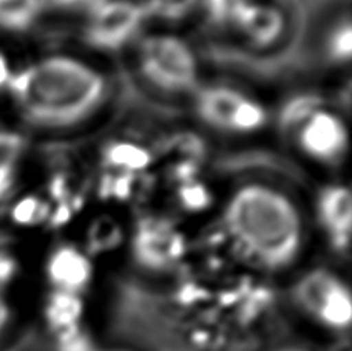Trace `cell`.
I'll return each instance as SVG.
<instances>
[{
  "label": "cell",
  "instance_id": "8992f818",
  "mask_svg": "<svg viewBox=\"0 0 352 351\" xmlns=\"http://www.w3.org/2000/svg\"><path fill=\"white\" fill-rule=\"evenodd\" d=\"M295 135L303 152L322 162H336L348 150L346 125L337 115L323 107L314 111Z\"/></svg>",
  "mask_w": 352,
  "mask_h": 351
},
{
  "label": "cell",
  "instance_id": "4fadbf2b",
  "mask_svg": "<svg viewBox=\"0 0 352 351\" xmlns=\"http://www.w3.org/2000/svg\"><path fill=\"white\" fill-rule=\"evenodd\" d=\"M316 317L331 328H348L352 317V300L346 285L342 280H336L326 294L322 305L316 312Z\"/></svg>",
  "mask_w": 352,
  "mask_h": 351
},
{
  "label": "cell",
  "instance_id": "d4e9b609",
  "mask_svg": "<svg viewBox=\"0 0 352 351\" xmlns=\"http://www.w3.org/2000/svg\"><path fill=\"white\" fill-rule=\"evenodd\" d=\"M17 274V260L8 249L0 243V290L12 281Z\"/></svg>",
  "mask_w": 352,
  "mask_h": 351
},
{
  "label": "cell",
  "instance_id": "cb8c5ba5",
  "mask_svg": "<svg viewBox=\"0 0 352 351\" xmlns=\"http://www.w3.org/2000/svg\"><path fill=\"white\" fill-rule=\"evenodd\" d=\"M118 233L119 231H118L115 223L104 220V222H99L96 226L93 228L90 240H91L94 248L104 249V248L111 246V244H115Z\"/></svg>",
  "mask_w": 352,
  "mask_h": 351
},
{
  "label": "cell",
  "instance_id": "7c38bea8",
  "mask_svg": "<svg viewBox=\"0 0 352 351\" xmlns=\"http://www.w3.org/2000/svg\"><path fill=\"white\" fill-rule=\"evenodd\" d=\"M104 162L107 167L119 173L135 175L146 171L152 162V153L146 147L130 141H115L104 150Z\"/></svg>",
  "mask_w": 352,
  "mask_h": 351
},
{
  "label": "cell",
  "instance_id": "2e32d148",
  "mask_svg": "<svg viewBox=\"0 0 352 351\" xmlns=\"http://www.w3.org/2000/svg\"><path fill=\"white\" fill-rule=\"evenodd\" d=\"M322 107V99L316 95H303L291 99L281 111V129L286 131H297L300 125L303 124L314 111H317Z\"/></svg>",
  "mask_w": 352,
  "mask_h": 351
},
{
  "label": "cell",
  "instance_id": "44dd1931",
  "mask_svg": "<svg viewBox=\"0 0 352 351\" xmlns=\"http://www.w3.org/2000/svg\"><path fill=\"white\" fill-rule=\"evenodd\" d=\"M47 206L45 203L37 197H23L21 202L14 204L11 211V217L17 224L22 226H31V224H37L47 218Z\"/></svg>",
  "mask_w": 352,
  "mask_h": 351
},
{
  "label": "cell",
  "instance_id": "7402d4cb",
  "mask_svg": "<svg viewBox=\"0 0 352 351\" xmlns=\"http://www.w3.org/2000/svg\"><path fill=\"white\" fill-rule=\"evenodd\" d=\"M250 0H203L207 14L217 23H235Z\"/></svg>",
  "mask_w": 352,
  "mask_h": 351
},
{
  "label": "cell",
  "instance_id": "52a82bcc",
  "mask_svg": "<svg viewBox=\"0 0 352 351\" xmlns=\"http://www.w3.org/2000/svg\"><path fill=\"white\" fill-rule=\"evenodd\" d=\"M318 217L337 251L349 248L352 228V198L348 187L329 186L318 197Z\"/></svg>",
  "mask_w": 352,
  "mask_h": 351
},
{
  "label": "cell",
  "instance_id": "3957f363",
  "mask_svg": "<svg viewBox=\"0 0 352 351\" xmlns=\"http://www.w3.org/2000/svg\"><path fill=\"white\" fill-rule=\"evenodd\" d=\"M142 74L155 87L170 92H188L197 85L198 64L186 42L173 36H150L140 50Z\"/></svg>",
  "mask_w": 352,
  "mask_h": 351
},
{
  "label": "cell",
  "instance_id": "9a60e30c",
  "mask_svg": "<svg viewBox=\"0 0 352 351\" xmlns=\"http://www.w3.org/2000/svg\"><path fill=\"white\" fill-rule=\"evenodd\" d=\"M336 280V275H332L328 271H323V269H317V271L306 274L305 277H301L297 286H295V299H297V302L307 312L316 316L317 310L320 308L323 299L326 297V294H328Z\"/></svg>",
  "mask_w": 352,
  "mask_h": 351
},
{
  "label": "cell",
  "instance_id": "9c48e42d",
  "mask_svg": "<svg viewBox=\"0 0 352 351\" xmlns=\"http://www.w3.org/2000/svg\"><path fill=\"white\" fill-rule=\"evenodd\" d=\"M246 96L243 93L223 85L207 87L197 96L199 118L210 127L230 131L232 121Z\"/></svg>",
  "mask_w": 352,
  "mask_h": 351
},
{
  "label": "cell",
  "instance_id": "6da1fadb",
  "mask_svg": "<svg viewBox=\"0 0 352 351\" xmlns=\"http://www.w3.org/2000/svg\"><path fill=\"white\" fill-rule=\"evenodd\" d=\"M8 90L30 124L67 129L90 118L105 99L102 74L67 56H52L12 74Z\"/></svg>",
  "mask_w": 352,
  "mask_h": 351
},
{
  "label": "cell",
  "instance_id": "7a4b0ae2",
  "mask_svg": "<svg viewBox=\"0 0 352 351\" xmlns=\"http://www.w3.org/2000/svg\"><path fill=\"white\" fill-rule=\"evenodd\" d=\"M224 222L238 248L264 268H286L298 254L300 215L289 198L272 187H241L228 203Z\"/></svg>",
  "mask_w": 352,
  "mask_h": 351
},
{
  "label": "cell",
  "instance_id": "ac0fdd59",
  "mask_svg": "<svg viewBox=\"0 0 352 351\" xmlns=\"http://www.w3.org/2000/svg\"><path fill=\"white\" fill-rule=\"evenodd\" d=\"M326 53H328V58L337 64L349 62L352 54V28L349 21L338 23L331 31L326 42Z\"/></svg>",
  "mask_w": 352,
  "mask_h": 351
},
{
  "label": "cell",
  "instance_id": "484cf974",
  "mask_svg": "<svg viewBox=\"0 0 352 351\" xmlns=\"http://www.w3.org/2000/svg\"><path fill=\"white\" fill-rule=\"evenodd\" d=\"M60 351H91L90 343L79 333L78 327L62 331Z\"/></svg>",
  "mask_w": 352,
  "mask_h": 351
},
{
  "label": "cell",
  "instance_id": "5bb4252c",
  "mask_svg": "<svg viewBox=\"0 0 352 351\" xmlns=\"http://www.w3.org/2000/svg\"><path fill=\"white\" fill-rule=\"evenodd\" d=\"M82 311L84 304L79 294L54 290L47 302L45 316L53 328L65 331L76 327Z\"/></svg>",
  "mask_w": 352,
  "mask_h": 351
},
{
  "label": "cell",
  "instance_id": "f1b7e54d",
  "mask_svg": "<svg viewBox=\"0 0 352 351\" xmlns=\"http://www.w3.org/2000/svg\"><path fill=\"white\" fill-rule=\"evenodd\" d=\"M11 76H12V73L10 70L8 62H6V59L3 58V56L0 54V93L8 89V84H10Z\"/></svg>",
  "mask_w": 352,
  "mask_h": 351
},
{
  "label": "cell",
  "instance_id": "f546056e",
  "mask_svg": "<svg viewBox=\"0 0 352 351\" xmlns=\"http://www.w3.org/2000/svg\"><path fill=\"white\" fill-rule=\"evenodd\" d=\"M10 319H11L10 306L6 304V300L0 296V334L3 333V330L6 328V325H8Z\"/></svg>",
  "mask_w": 352,
  "mask_h": 351
},
{
  "label": "cell",
  "instance_id": "ba28073f",
  "mask_svg": "<svg viewBox=\"0 0 352 351\" xmlns=\"http://www.w3.org/2000/svg\"><path fill=\"white\" fill-rule=\"evenodd\" d=\"M91 274L88 257L72 244H62L48 257L47 275L58 291L79 294L90 284Z\"/></svg>",
  "mask_w": 352,
  "mask_h": 351
},
{
  "label": "cell",
  "instance_id": "5b68a950",
  "mask_svg": "<svg viewBox=\"0 0 352 351\" xmlns=\"http://www.w3.org/2000/svg\"><path fill=\"white\" fill-rule=\"evenodd\" d=\"M135 260L153 271L176 265L186 254V238L181 231L164 218H144L131 242Z\"/></svg>",
  "mask_w": 352,
  "mask_h": 351
},
{
  "label": "cell",
  "instance_id": "8fae6325",
  "mask_svg": "<svg viewBox=\"0 0 352 351\" xmlns=\"http://www.w3.org/2000/svg\"><path fill=\"white\" fill-rule=\"evenodd\" d=\"M47 0H0V33H22L42 16Z\"/></svg>",
  "mask_w": 352,
  "mask_h": 351
},
{
  "label": "cell",
  "instance_id": "e0dca14e",
  "mask_svg": "<svg viewBox=\"0 0 352 351\" xmlns=\"http://www.w3.org/2000/svg\"><path fill=\"white\" fill-rule=\"evenodd\" d=\"M198 0H147L144 10L147 17H156L161 21H181L190 12Z\"/></svg>",
  "mask_w": 352,
  "mask_h": 351
},
{
  "label": "cell",
  "instance_id": "d6986e66",
  "mask_svg": "<svg viewBox=\"0 0 352 351\" xmlns=\"http://www.w3.org/2000/svg\"><path fill=\"white\" fill-rule=\"evenodd\" d=\"M266 123V111L258 103L246 96L240 109L236 110L232 121L230 131H238V134H248V131H255L263 127Z\"/></svg>",
  "mask_w": 352,
  "mask_h": 351
},
{
  "label": "cell",
  "instance_id": "277c9868",
  "mask_svg": "<svg viewBox=\"0 0 352 351\" xmlns=\"http://www.w3.org/2000/svg\"><path fill=\"white\" fill-rule=\"evenodd\" d=\"M147 14L144 6L131 0H102L88 12L84 37L88 45L116 52L140 33Z\"/></svg>",
  "mask_w": 352,
  "mask_h": 351
},
{
  "label": "cell",
  "instance_id": "ffe728a7",
  "mask_svg": "<svg viewBox=\"0 0 352 351\" xmlns=\"http://www.w3.org/2000/svg\"><path fill=\"white\" fill-rule=\"evenodd\" d=\"M27 147V141L22 135L11 130H0V171L16 169Z\"/></svg>",
  "mask_w": 352,
  "mask_h": 351
},
{
  "label": "cell",
  "instance_id": "4316f807",
  "mask_svg": "<svg viewBox=\"0 0 352 351\" xmlns=\"http://www.w3.org/2000/svg\"><path fill=\"white\" fill-rule=\"evenodd\" d=\"M102 0H47V5L52 3L56 8L67 11H87L90 12L94 6H98Z\"/></svg>",
  "mask_w": 352,
  "mask_h": 351
},
{
  "label": "cell",
  "instance_id": "30bf717a",
  "mask_svg": "<svg viewBox=\"0 0 352 351\" xmlns=\"http://www.w3.org/2000/svg\"><path fill=\"white\" fill-rule=\"evenodd\" d=\"M234 25L252 43L269 45L278 39L285 27V19L275 6L249 2Z\"/></svg>",
  "mask_w": 352,
  "mask_h": 351
},
{
  "label": "cell",
  "instance_id": "603a6c76",
  "mask_svg": "<svg viewBox=\"0 0 352 351\" xmlns=\"http://www.w3.org/2000/svg\"><path fill=\"white\" fill-rule=\"evenodd\" d=\"M179 202L188 211H203L210 203V193L193 178L182 181L179 187Z\"/></svg>",
  "mask_w": 352,
  "mask_h": 351
},
{
  "label": "cell",
  "instance_id": "83f0119b",
  "mask_svg": "<svg viewBox=\"0 0 352 351\" xmlns=\"http://www.w3.org/2000/svg\"><path fill=\"white\" fill-rule=\"evenodd\" d=\"M16 180V169H2L0 171V200L11 192Z\"/></svg>",
  "mask_w": 352,
  "mask_h": 351
}]
</instances>
